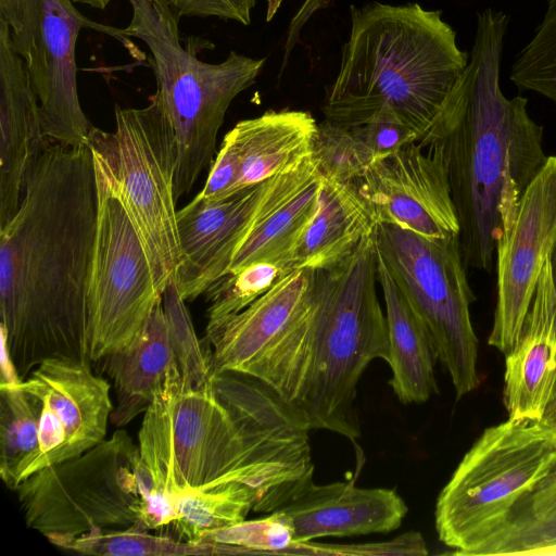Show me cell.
I'll return each mask as SVG.
<instances>
[{
	"instance_id": "6da1fadb",
	"label": "cell",
	"mask_w": 556,
	"mask_h": 556,
	"mask_svg": "<svg viewBox=\"0 0 556 556\" xmlns=\"http://www.w3.org/2000/svg\"><path fill=\"white\" fill-rule=\"evenodd\" d=\"M311 430L303 415L250 376L217 372L193 387L175 363L138 433L152 481L142 520L170 525L181 493L230 481L256 490L255 513L281 509L314 482Z\"/></svg>"
},
{
	"instance_id": "7a4b0ae2",
	"label": "cell",
	"mask_w": 556,
	"mask_h": 556,
	"mask_svg": "<svg viewBox=\"0 0 556 556\" xmlns=\"http://www.w3.org/2000/svg\"><path fill=\"white\" fill-rule=\"evenodd\" d=\"M98 217L91 150L51 142L0 226L2 352L24 380L42 362L90 363L87 296Z\"/></svg>"
},
{
	"instance_id": "3957f363",
	"label": "cell",
	"mask_w": 556,
	"mask_h": 556,
	"mask_svg": "<svg viewBox=\"0 0 556 556\" xmlns=\"http://www.w3.org/2000/svg\"><path fill=\"white\" fill-rule=\"evenodd\" d=\"M508 15L478 14L468 64L439 116L448 180L459 222L466 267L490 271L495 244L529 184L547 161L543 127L528 113V99H508L500 68Z\"/></svg>"
},
{
	"instance_id": "277c9868",
	"label": "cell",
	"mask_w": 556,
	"mask_h": 556,
	"mask_svg": "<svg viewBox=\"0 0 556 556\" xmlns=\"http://www.w3.org/2000/svg\"><path fill=\"white\" fill-rule=\"evenodd\" d=\"M377 282L375 231L341 261L314 270L307 306L240 374L267 386L312 430L354 442L357 384L374 359H389Z\"/></svg>"
},
{
	"instance_id": "5b68a950",
	"label": "cell",
	"mask_w": 556,
	"mask_h": 556,
	"mask_svg": "<svg viewBox=\"0 0 556 556\" xmlns=\"http://www.w3.org/2000/svg\"><path fill=\"white\" fill-rule=\"evenodd\" d=\"M439 10L418 3L351 5L350 36L321 110L344 127L392 121L434 140L439 116L469 58Z\"/></svg>"
},
{
	"instance_id": "8992f818",
	"label": "cell",
	"mask_w": 556,
	"mask_h": 556,
	"mask_svg": "<svg viewBox=\"0 0 556 556\" xmlns=\"http://www.w3.org/2000/svg\"><path fill=\"white\" fill-rule=\"evenodd\" d=\"M132 15L122 35L141 40L150 50L155 96L175 132L177 164L175 197L187 194L203 169L212 165L216 139L235 98L250 88L265 59L230 51L220 63L197 56L182 46L180 16L168 0H127Z\"/></svg>"
},
{
	"instance_id": "52a82bcc",
	"label": "cell",
	"mask_w": 556,
	"mask_h": 556,
	"mask_svg": "<svg viewBox=\"0 0 556 556\" xmlns=\"http://www.w3.org/2000/svg\"><path fill=\"white\" fill-rule=\"evenodd\" d=\"M88 147L94 168L121 200L144 247L157 291L181 264L172 124L153 93L140 109L115 106V129L92 127Z\"/></svg>"
},
{
	"instance_id": "ba28073f",
	"label": "cell",
	"mask_w": 556,
	"mask_h": 556,
	"mask_svg": "<svg viewBox=\"0 0 556 556\" xmlns=\"http://www.w3.org/2000/svg\"><path fill=\"white\" fill-rule=\"evenodd\" d=\"M555 463L556 432L540 420L508 418L484 429L438 496L440 541L469 556Z\"/></svg>"
},
{
	"instance_id": "9c48e42d",
	"label": "cell",
	"mask_w": 556,
	"mask_h": 556,
	"mask_svg": "<svg viewBox=\"0 0 556 556\" xmlns=\"http://www.w3.org/2000/svg\"><path fill=\"white\" fill-rule=\"evenodd\" d=\"M139 447L125 430L34 472L14 490L28 528L64 548L94 530L137 526Z\"/></svg>"
},
{
	"instance_id": "30bf717a",
	"label": "cell",
	"mask_w": 556,
	"mask_h": 556,
	"mask_svg": "<svg viewBox=\"0 0 556 556\" xmlns=\"http://www.w3.org/2000/svg\"><path fill=\"white\" fill-rule=\"evenodd\" d=\"M376 250L426 325L438 361L457 399L480 384L478 338L459 237L428 239L390 224H378Z\"/></svg>"
},
{
	"instance_id": "8fae6325",
	"label": "cell",
	"mask_w": 556,
	"mask_h": 556,
	"mask_svg": "<svg viewBox=\"0 0 556 556\" xmlns=\"http://www.w3.org/2000/svg\"><path fill=\"white\" fill-rule=\"evenodd\" d=\"M98 217L88 286L91 362L131 345L156 303L157 291L141 239L121 200L94 168Z\"/></svg>"
},
{
	"instance_id": "7c38bea8",
	"label": "cell",
	"mask_w": 556,
	"mask_h": 556,
	"mask_svg": "<svg viewBox=\"0 0 556 556\" xmlns=\"http://www.w3.org/2000/svg\"><path fill=\"white\" fill-rule=\"evenodd\" d=\"M85 28L132 49L119 28L89 20L72 0H25L21 26L11 30L12 47L38 97L47 137L70 147L88 146L93 127L83 111L77 87L75 50Z\"/></svg>"
},
{
	"instance_id": "4fadbf2b",
	"label": "cell",
	"mask_w": 556,
	"mask_h": 556,
	"mask_svg": "<svg viewBox=\"0 0 556 556\" xmlns=\"http://www.w3.org/2000/svg\"><path fill=\"white\" fill-rule=\"evenodd\" d=\"M556 247V155L529 184L496 244V305L489 345H516L545 262Z\"/></svg>"
},
{
	"instance_id": "5bb4252c",
	"label": "cell",
	"mask_w": 556,
	"mask_h": 556,
	"mask_svg": "<svg viewBox=\"0 0 556 556\" xmlns=\"http://www.w3.org/2000/svg\"><path fill=\"white\" fill-rule=\"evenodd\" d=\"M20 384L42 404L38 447L21 482L36 471L83 454L105 439L114 408L111 384L92 371L90 363L48 359Z\"/></svg>"
},
{
	"instance_id": "9a60e30c",
	"label": "cell",
	"mask_w": 556,
	"mask_h": 556,
	"mask_svg": "<svg viewBox=\"0 0 556 556\" xmlns=\"http://www.w3.org/2000/svg\"><path fill=\"white\" fill-rule=\"evenodd\" d=\"M379 224L428 239L459 237L442 139L412 142L374 161L359 180Z\"/></svg>"
},
{
	"instance_id": "2e32d148",
	"label": "cell",
	"mask_w": 556,
	"mask_h": 556,
	"mask_svg": "<svg viewBox=\"0 0 556 556\" xmlns=\"http://www.w3.org/2000/svg\"><path fill=\"white\" fill-rule=\"evenodd\" d=\"M265 181L219 200L198 194L177 211L181 264L176 275L180 296L194 300L226 276L264 191Z\"/></svg>"
},
{
	"instance_id": "e0dca14e",
	"label": "cell",
	"mask_w": 556,
	"mask_h": 556,
	"mask_svg": "<svg viewBox=\"0 0 556 556\" xmlns=\"http://www.w3.org/2000/svg\"><path fill=\"white\" fill-rule=\"evenodd\" d=\"M51 142L11 29L0 20V226L16 213L26 176Z\"/></svg>"
},
{
	"instance_id": "ac0fdd59",
	"label": "cell",
	"mask_w": 556,
	"mask_h": 556,
	"mask_svg": "<svg viewBox=\"0 0 556 556\" xmlns=\"http://www.w3.org/2000/svg\"><path fill=\"white\" fill-rule=\"evenodd\" d=\"M294 527V542L389 533L401 527L408 507L395 489L358 488L354 480L312 482L281 509Z\"/></svg>"
},
{
	"instance_id": "d6986e66",
	"label": "cell",
	"mask_w": 556,
	"mask_h": 556,
	"mask_svg": "<svg viewBox=\"0 0 556 556\" xmlns=\"http://www.w3.org/2000/svg\"><path fill=\"white\" fill-rule=\"evenodd\" d=\"M321 180L311 156L296 168L267 179L228 274L260 261L292 269L294 250L317 210Z\"/></svg>"
},
{
	"instance_id": "ffe728a7",
	"label": "cell",
	"mask_w": 556,
	"mask_h": 556,
	"mask_svg": "<svg viewBox=\"0 0 556 556\" xmlns=\"http://www.w3.org/2000/svg\"><path fill=\"white\" fill-rule=\"evenodd\" d=\"M505 356L503 402L508 418L541 420L556 377V288L549 258L519 339Z\"/></svg>"
},
{
	"instance_id": "44dd1931",
	"label": "cell",
	"mask_w": 556,
	"mask_h": 556,
	"mask_svg": "<svg viewBox=\"0 0 556 556\" xmlns=\"http://www.w3.org/2000/svg\"><path fill=\"white\" fill-rule=\"evenodd\" d=\"M314 270L295 269L207 333L213 374H240L309 303Z\"/></svg>"
},
{
	"instance_id": "7402d4cb",
	"label": "cell",
	"mask_w": 556,
	"mask_h": 556,
	"mask_svg": "<svg viewBox=\"0 0 556 556\" xmlns=\"http://www.w3.org/2000/svg\"><path fill=\"white\" fill-rule=\"evenodd\" d=\"M317 125L311 113L293 110L238 122L222 142L237 164V190L300 166L311 156Z\"/></svg>"
},
{
	"instance_id": "603a6c76",
	"label": "cell",
	"mask_w": 556,
	"mask_h": 556,
	"mask_svg": "<svg viewBox=\"0 0 556 556\" xmlns=\"http://www.w3.org/2000/svg\"><path fill=\"white\" fill-rule=\"evenodd\" d=\"M378 224L359 181L323 179L317 210L292 255V270H316L341 261L371 236Z\"/></svg>"
},
{
	"instance_id": "cb8c5ba5",
	"label": "cell",
	"mask_w": 556,
	"mask_h": 556,
	"mask_svg": "<svg viewBox=\"0 0 556 556\" xmlns=\"http://www.w3.org/2000/svg\"><path fill=\"white\" fill-rule=\"evenodd\" d=\"M389 336L390 386L403 404H421L438 392L434 366L438 361L431 336L377 253Z\"/></svg>"
},
{
	"instance_id": "d4e9b609",
	"label": "cell",
	"mask_w": 556,
	"mask_h": 556,
	"mask_svg": "<svg viewBox=\"0 0 556 556\" xmlns=\"http://www.w3.org/2000/svg\"><path fill=\"white\" fill-rule=\"evenodd\" d=\"M100 361L116 396L111 422L116 427L126 426L148 409L176 363L162 298L138 339L128 348Z\"/></svg>"
},
{
	"instance_id": "484cf974",
	"label": "cell",
	"mask_w": 556,
	"mask_h": 556,
	"mask_svg": "<svg viewBox=\"0 0 556 556\" xmlns=\"http://www.w3.org/2000/svg\"><path fill=\"white\" fill-rule=\"evenodd\" d=\"M556 545V463L469 555H541Z\"/></svg>"
},
{
	"instance_id": "4316f807",
	"label": "cell",
	"mask_w": 556,
	"mask_h": 556,
	"mask_svg": "<svg viewBox=\"0 0 556 556\" xmlns=\"http://www.w3.org/2000/svg\"><path fill=\"white\" fill-rule=\"evenodd\" d=\"M258 500L255 489L239 481L187 491L177 500L178 518L172 526L178 539L202 541L214 531L245 520Z\"/></svg>"
},
{
	"instance_id": "83f0119b",
	"label": "cell",
	"mask_w": 556,
	"mask_h": 556,
	"mask_svg": "<svg viewBox=\"0 0 556 556\" xmlns=\"http://www.w3.org/2000/svg\"><path fill=\"white\" fill-rule=\"evenodd\" d=\"M20 381L0 387V476L15 490L38 447L41 401Z\"/></svg>"
},
{
	"instance_id": "f1b7e54d",
	"label": "cell",
	"mask_w": 556,
	"mask_h": 556,
	"mask_svg": "<svg viewBox=\"0 0 556 556\" xmlns=\"http://www.w3.org/2000/svg\"><path fill=\"white\" fill-rule=\"evenodd\" d=\"M63 549L103 556H191L236 555L238 549L213 541L198 542L149 533L137 526L94 530L67 544Z\"/></svg>"
},
{
	"instance_id": "f546056e",
	"label": "cell",
	"mask_w": 556,
	"mask_h": 556,
	"mask_svg": "<svg viewBox=\"0 0 556 556\" xmlns=\"http://www.w3.org/2000/svg\"><path fill=\"white\" fill-rule=\"evenodd\" d=\"M291 271L286 264L260 261L216 281L205 292L210 301L206 334L242 312Z\"/></svg>"
},
{
	"instance_id": "4dcf8cb0",
	"label": "cell",
	"mask_w": 556,
	"mask_h": 556,
	"mask_svg": "<svg viewBox=\"0 0 556 556\" xmlns=\"http://www.w3.org/2000/svg\"><path fill=\"white\" fill-rule=\"evenodd\" d=\"M311 160L323 179L357 182L376 157L350 127L325 119L317 125Z\"/></svg>"
},
{
	"instance_id": "1f68e13d",
	"label": "cell",
	"mask_w": 556,
	"mask_h": 556,
	"mask_svg": "<svg viewBox=\"0 0 556 556\" xmlns=\"http://www.w3.org/2000/svg\"><path fill=\"white\" fill-rule=\"evenodd\" d=\"M509 78L520 90L556 103V0H547L543 20L515 60Z\"/></svg>"
},
{
	"instance_id": "d6a6232c",
	"label": "cell",
	"mask_w": 556,
	"mask_h": 556,
	"mask_svg": "<svg viewBox=\"0 0 556 556\" xmlns=\"http://www.w3.org/2000/svg\"><path fill=\"white\" fill-rule=\"evenodd\" d=\"M162 302L170 345L182 380L193 387L205 384L213 376L210 351L207 354L202 349L175 278L166 285Z\"/></svg>"
},
{
	"instance_id": "836d02e7",
	"label": "cell",
	"mask_w": 556,
	"mask_h": 556,
	"mask_svg": "<svg viewBox=\"0 0 556 556\" xmlns=\"http://www.w3.org/2000/svg\"><path fill=\"white\" fill-rule=\"evenodd\" d=\"M204 540L232 546L239 554H283L294 543V527L288 514L276 510L214 531Z\"/></svg>"
},
{
	"instance_id": "e575fe53",
	"label": "cell",
	"mask_w": 556,
	"mask_h": 556,
	"mask_svg": "<svg viewBox=\"0 0 556 556\" xmlns=\"http://www.w3.org/2000/svg\"><path fill=\"white\" fill-rule=\"evenodd\" d=\"M285 554L296 555H428L425 540L419 532H406L397 538L374 543L323 544L312 541L293 543Z\"/></svg>"
},
{
	"instance_id": "d590c367",
	"label": "cell",
	"mask_w": 556,
	"mask_h": 556,
	"mask_svg": "<svg viewBox=\"0 0 556 556\" xmlns=\"http://www.w3.org/2000/svg\"><path fill=\"white\" fill-rule=\"evenodd\" d=\"M350 128L370 150L376 160L419 141L418 135L413 129L392 121H372Z\"/></svg>"
},
{
	"instance_id": "8d00e7d4",
	"label": "cell",
	"mask_w": 556,
	"mask_h": 556,
	"mask_svg": "<svg viewBox=\"0 0 556 556\" xmlns=\"http://www.w3.org/2000/svg\"><path fill=\"white\" fill-rule=\"evenodd\" d=\"M169 3L180 17H217L248 26L256 0H170Z\"/></svg>"
},
{
	"instance_id": "74e56055",
	"label": "cell",
	"mask_w": 556,
	"mask_h": 556,
	"mask_svg": "<svg viewBox=\"0 0 556 556\" xmlns=\"http://www.w3.org/2000/svg\"><path fill=\"white\" fill-rule=\"evenodd\" d=\"M331 0H303L302 4L299 7L298 11L293 15L286 36V41L283 45V59L281 72L286 67L289 56L299 41L300 33L303 26L308 22V20L318 11L326 9L330 4Z\"/></svg>"
},
{
	"instance_id": "f35d334b",
	"label": "cell",
	"mask_w": 556,
	"mask_h": 556,
	"mask_svg": "<svg viewBox=\"0 0 556 556\" xmlns=\"http://www.w3.org/2000/svg\"><path fill=\"white\" fill-rule=\"evenodd\" d=\"M24 4L25 0H0V20H3L12 31L21 26Z\"/></svg>"
},
{
	"instance_id": "ab89813d",
	"label": "cell",
	"mask_w": 556,
	"mask_h": 556,
	"mask_svg": "<svg viewBox=\"0 0 556 556\" xmlns=\"http://www.w3.org/2000/svg\"><path fill=\"white\" fill-rule=\"evenodd\" d=\"M540 421L556 432V377L547 406Z\"/></svg>"
},
{
	"instance_id": "60d3db41",
	"label": "cell",
	"mask_w": 556,
	"mask_h": 556,
	"mask_svg": "<svg viewBox=\"0 0 556 556\" xmlns=\"http://www.w3.org/2000/svg\"><path fill=\"white\" fill-rule=\"evenodd\" d=\"M283 1L285 0H267V9L265 15L266 22H270L274 18Z\"/></svg>"
},
{
	"instance_id": "b9f144b4",
	"label": "cell",
	"mask_w": 556,
	"mask_h": 556,
	"mask_svg": "<svg viewBox=\"0 0 556 556\" xmlns=\"http://www.w3.org/2000/svg\"><path fill=\"white\" fill-rule=\"evenodd\" d=\"M74 3H81L89 5L94 9L103 10L108 7V4L111 2V0H72Z\"/></svg>"
},
{
	"instance_id": "7bdbcfd3",
	"label": "cell",
	"mask_w": 556,
	"mask_h": 556,
	"mask_svg": "<svg viewBox=\"0 0 556 556\" xmlns=\"http://www.w3.org/2000/svg\"><path fill=\"white\" fill-rule=\"evenodd\" d=\"M549 261H551V267H552L554 285H555V288H556V247L554 248V250H553V252L551 254Z\"/></svg>"
},
{
	"instance_id": "ee69618b",
	"label": "cell",
	"mask_w": 556,
	"mask_h": 556,
	"mask_svg": "<svg viewBox=\"0 0 556 556\" xmlns=\"http://www.w3.org/2000/svg\"><path fill=\"white\" fill-rule=\"evenodd\" d=\"M168 1H170V0H168Z\"/></svg>"
}]
</instances>
